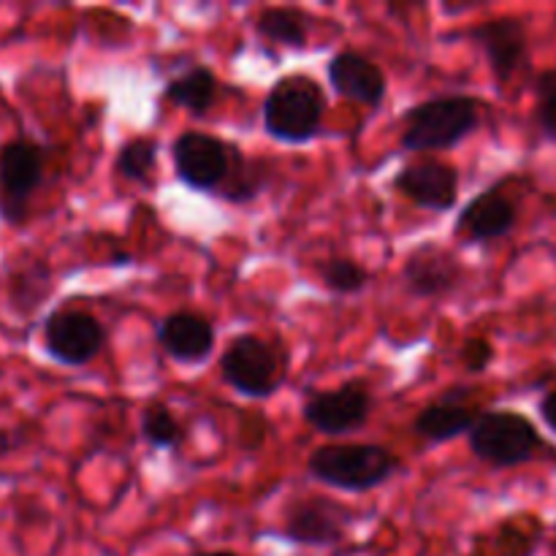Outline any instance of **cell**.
Masks as SVG:
<instances>
[{
    "label": "cell",
    "instance_id": "1",
    "mask_svg": "<svg viewBox=\"0 0 556 556\" xmlns=\"http://www.w3.org/2000/svg\"><path fill=\"white\" fill-rule=\"evenodd\" d=\"M402 462L375 443H331L313 451L307 472L340 492H372L400 472Z\"/></svg>",
    "mask_w": 556,
    "mask_h": 556
},
{
    "label": "cell",
    "instance_id": "2",
    "mask_svg": "<svg viewBox=\"0 0 556 556\" xmlns=\"http://www.w3.org/2000/svg\"><path fill=\"white\" fill-rule=\"evenodd\" d=\"M481 125V101L472 96H440L416 103L405 114L402 147L407 152H438L462 144Z\"/></svg>",
    "mask_w": 556,
    "mask_h": 556
},
{
    "label": "cell",
    "instance_id": "3",
    "mask_svg": "<svg viewBox=\"0 0 556 556\" xmlns=\"http://www.w3.org/2000/svg\"><path fill=\"white\" fill-rule=\"evenodd\" d=\"M326 112V96L307 74L282 76L264 101V128L286 144H307L318 136Z\"/></svg>",
    "mask_w": 556,
    "mask_h": 556
},
{
    "label": "cell",
    "instance_id": "4",
    "mask_svg": "<svg viewBox=\"0 0 556 556\" xmlns=\"http://www.w3.org/2000/svg\"><path fill=\"white\" fill-rule=\"evenodd\" d=\"M467 434H470L472 454L500 470L527 465L538 459V454H552L556 459V451L541 438L535 424L516 410L478 413Z\"/></svg>",
    "mask_w": 556,
    "mask_h": 556
},
{
    "label": "cell",
    "instance_id": "5",
    "mask_svg": "<svg viewBox=\"0 0 556 556\" xmlns=\"http://www.w3.org/2000/svg\"><path fill=\"white\" fill-rule=\"evenodd\" d=\"M223 380L250 400H266L282 383V364L275 348L255 334H239L220 358Z\"/></svg>",
    "mask_w": 556,
    "mask_h": 556
},
{
    "label": "cell",
    "instance_id": "6",
    "mask_svg": "<svg viewBox=\"0 0 556 556\" xmlns=\"http://www.w3.org/2000/svg\"><path fill=\"white\" fill-rule=\"evenodd\" d=\"M43 179V150L30 139H11L0 147V220L22 226L27 204Z\"/></svg>",
    "mask_w": 556,
    "mask_h": 556
},
{
    "label": "cell",
    "instance_id": "7",
    "mask_svg": "<svg viewBox=\"0 0 556 556\" xmlns=\"http://www.w3.org/2000/svg\"><path fill=\"white\" fill-rule=\"evenodd\" d=\"M237 155L239 147L226 144L217 136L204 134V130H185L172 147L177 177L188 188L204 190V193L223 188Z\"/></svg>",
    "mask_w": 556,
    "mask_h": 556
},
{
    "label": "cell",
    "instance_id": "8",
    "mask_svg": "<svg viewBox=\"0 0 556 556\" xmlns=\"http://www.w3.org/2000/svg\"><path fill=\"white\" fill-rule=\"evenodd\" d=\"M43 351L65 367H85L106 342L101 320L85 309H54L43 320Z\"/></svg>",
    "mask_w": 556,
    "mask_h": 556
},
{
    "label": "cell",
    "instance_id": "9",
    "mask_svg": "<svg viewBox=\"0 0 556 556\" xmlns=\"http://www.w3.org/2000/svg\"><path fill=\"white\" fill-rule=\"evenodd\" d=\"M304 421L320 434H351L369 421L372 394L364 380H351L340 389L318 391L304 402Z\"/></svg>",
    "mask_w": 556,
    "mask_h": 556
},
{
    "label": "cell",
    "instance_id": "10",
    "mask_svg": "<svg viewBox=\"0 0 556 556\" xmlns=\"http://www.w3.org/2000/svg\"><path fill=\"white\" fill-rule=\"evenodd\" d=\"M394 188L421 210L451 212L459 201V172L443 161H418L402 168Z\"/></svg>",
    "mask_w": 556,
    "mask_h": 556
},
{
    "label": "cell",
    "instance_id": "11",
    "mask_svg": "<svg viewBox=\"0 0 556 556\" xmlns=\"http://www.w3.org/2000/svg\"><path fill=\"white\" fill-rule=\"evenodd\" d=\"M470 38L483 49L500 85H505L525 65L527 52H530L527 25L519 16H497V20L481 22L472 27Z\"/></svg>",
    "mask_w": 556,
    "mask_h": 556
},
{
    "label": "cell",
    "instance_id": "12",
    "mask_svg": "<svg viewBox=\"0 0 556 556\" xmlns=\"http://www.w3.org/2000/svg\"><path fill=\"white\" fill-rule=\"evenodd\" d=\"M348 525L351 510L329 497H309L293 505L282 535L299 546H334L342 541Z\"/></svg>",
    "mask_w": 556,
    "mask_h": 556
},
{
    "label": "cell",
    "instance_id": "13",
    "mask_svg": "<svg viewBox=\"0 0 556 556\" xmlns=\"http://www.w3.org/2000/svg\"><path fill=\"white\" fill-rule=\"evenodd\" d=\"M519 220L516 201L503 188H489L478 193L470 204L462 210L456 233H465L470 242H492V239L508 237Z\"/></svg>",
    "mask_w": 556,
    "mask_h": 556
},
{
    "label": "cell",
    "instance_id": "14",
    "mask_svg": "<svg viewBox=\"0 0 556 556\" xmlns=\"http://www.w3.org/2000/svg\"><path fill=\"white\" fill-rule=\"evenodd\" d=\"M402 280L413 299H443L459 288L462 266L451 253L427 244L407 258Z\"/></svg>",
    "mask_w": 556,
    "mask_h": 556
},
{
    "label": "cell",
    "instance_id": "15",
    "mask_svg": "<svg viewBox=\"0 0 556 556\" xmlns=\"http://www.w3.org/2000/svg\"><path fill=\"white\" fill-rule=\"evenodd\" d=\"M157 342H161L163 353L179 364H201L210 358L212 348H215V329L210 320L199 313H179L166 315L157 326Z\"/></svg>",
    "mask_w": 556,
    "mask_h": 556
},
{
    "label": "cell",
    "instance_id": "16",
    "mask_svg": "<svg viewBox=\"0 0 556 556\" xmlns=\"http://www.w3.org/2000/svg\"><path fill=\"white\" fill-rule=\"evenodd\" d=\"M329 81L342 98L364 106H380L386 98V74L380 65L351 49L329 60Z\"/></svg>",
    "mask_w": 556,
    "mask_h": 556
},
{
    "label": "cell",
    "instance_id": "17",
    "mask_svg": "<svg viewBox=\"0 0 556 556\" xmlns=\"http://www.w3.org/2000/svg\"><path fill=\"white\" fill-rule=\"evenodd\" d=\"M467 389H454L443 400L424 407L413 421V432L429 443H448V440L467 434L476 424L478 410L467 405Z\"/></svg>",
    "mask_w": 556,
    "mask_h": 556
},
{
    "label": "cell",
    "instance_id": "18",
    "mask_svg": "<svg viewBox=\"0 0 556 556\" xmlns=\"http://www.w3.org/2000/svg\"><path fill=\"white\" fill-rule=\"evenodd\" d=\"M313 30V16L293 5H271L255 16V33L264 41L280 43V47L304 49Z\"/></svg>",
    "mask_w": 556,
    "mask_h": 556
},
{
    "label": "cell",
    "instance_id": "19",
    "mask_svg": "<svg viewBox=\"0 0 556 556\" xmlns=\"http://www.w3.org/2000/svg\"><path fill=\"white\" fill-rule=\"evenodd\" d=\"M163 98L174 106L188 109L195 117H204L217 98V76L210 68H190L188 74L177 76L166 85Z\"/></svg>",
    "mask_w": 556,
    "mask_h": 556
},
{
    "label": "cell",
    "instance_id": "20",
    "mask_svg": "<svg viewBox=\"0 0 556 556\" xmlns=\"http://www.w3.org/2000/svg\"><path fill=\"white\" fill-rule=\"evenodd\" d=\"M5 291H9V302L16 313H33L52 291V275L43 261H30L11 271Z\"/></svg>",
    "mask_w": 556,
    "mask_h": 556
},
{
    "label": "cell",
    "instance_id": "21",
    "mask_svg": "<svg viewBox=\"0 0 556 556\" xmlns=\"http://www.w3.org/2000/svg\"><path fill=\"white\" fill-rule=\"evenodd\" d=\"M269 177L271 172L266 168L264 161H248L242 155V150H239L231 174H228V179L223 182V188L217 193H220L223 201H231V204H248V201H253L266 188Z\"/></svg>",
    "mask_w": 556,
    "mask_h": 556
},
{
    "label": "cell",
    "instance_id": "22",
    "mask_svg": "<svg viewBox=\"0 0 556 556\" xmlns=\"http://www.w3.org/2000/svg\"><path fill=\"white\" fill-rule=\"evenodd\" d=\"M141 438L161 451H177L185 440L182 424L163 405H150L141 413Z\"/></svg>",
    "mask_w": 556,
    "mask_h": 556
},
{
    "label": "cell",
    "instance_id": "23",
    "mask_svg": "<svg viewBox=\"0 0 556 556\" xmlns=\"http://www.w3.org/2000/svg\"><path fill=\"white\" fill-rule=\"evenodd\" d=\"M157 163V144L155 139H147V136H136L128 144H123V150L117 152V174L125 179H134V182H147L155 172Z\"/></svg>",
    "mask_w": 556,
    "mask_h": 556
},
{
    "label": "cell",
    "instance_id": "24",
    "mask_svg": "<svg viewBox=\"0 0 556 556\" xmlns=\"http://www.w3.org/2000/svg\"><path fill=\"white\" fill-rule=\"evenodd\" d=\"M318 275L329 291L342 293V296H348V293H362L369 280L367 269H362V266L351 258L324 261V264L318 266Z\"/></svg>",
    "mask_w": 556,
    "mask_h": 556
},
{
    "label": "cell",
    "instance_id": "25",
    "mask_svg": "<svg viewBox=\"0 0 556 556\" xmlns=\"http://www.w3.org/2000/svg\"><path fill=\"white\" fill-rule=\"evenodd\" d=\"M535 119L543 139L556 144V68L541 71L535 79Z\"/></svg>",
    "mask_w": 556,
    "mask_h": 556
},
{
    "label": "cell",
    "instance_id": "26",
    "mask_svg": "<svg viewBox=\"0 0 556 556\" xmlns=\"http://www.w3.org/2000/svg\"><path fill=\"white\" fill-rule=\"evenodd\" d=\"M462 362H465L467 372H486L489 364L494 362V348L492 342L483 340V337H472L462 348Z\"/></svg>",
    "mask_w": 556,
    "mask_h": 556
},
{
    "label": "cell",
    "instance_id": "27",
    "mask_svg": "<svg viewBox=\"0 0 556 556\" xmlns=\"http://www.w3.org/2000/svg\"><path fill=\"white\" fill-rule=\"evenodd\" d=\"M538 413H541L543 424H546V427L556 434V389H552L546 396H543L541 405H538Z\"/></svg>",
    "mask_w": 556,
    "mask_h": 556
},
{
    "label": "cell",
    "instance_id": "28",
    "mask_svg": "<svg viewBox=\"0 0 556 556\" xmlns=\"http://www.w3.org/2000/svg\"><path fill=\"white\" fill-rule=\"evenodd\" d=\"M16 451V438L11 429L0 427V459H5L9 454H14Z\"/></svg>",
    "mask_w": 556,
    "mask_h": 556
},
{
    "label": "cell",
    "instance_id": "29",
    "mask_svg": "<svg viewBox=\"0 0 556 556\" xmlns=\"http://www.w3.org/2000/svg\"><path fill=\"white\" fill-rule=\"evenodd\" d=\"M201 556H239V554H233V552H206Z\"/></svg>",
    "mask_w": 556,
    "mask_h": 556
},
{
    "label": "cell",
    "instance_id": "30",
    "mask_svg": "<svg viewBox=\"0 0 556 556\" xmlns=\"http://www.w3.org/2000/svg\"><path fill=\"white\" fill-rule=\"evenodd\" d=\"M554 556H556V541H554Z\"/></svg>",
    "mask_w": 556,
    "mask_h": 556
}]
</instances>
